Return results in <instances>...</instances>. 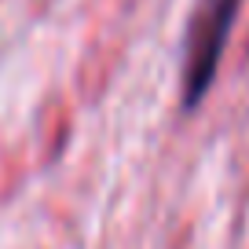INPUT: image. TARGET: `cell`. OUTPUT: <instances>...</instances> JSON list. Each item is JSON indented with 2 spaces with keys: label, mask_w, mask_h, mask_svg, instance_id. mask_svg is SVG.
I'll return each mask as SVG.
<instances>
[{
  "label": "cell",
  "mask_w": 249,
  "mask_h": 249,
  "mask_svg": "<svg viewBox=\"0 0 249 249\" xmlns=\"http://www.w3.org/2000/svg\"><path fill=\"white\" fill-rule=\"evenodd\" d=\"M242 0H202L191 18L187 33V55H183V107H198L209 92L213 77L220 70L227 37L234 30Z\"/></svg>",
  "instance_id": "obj_1"
}]
</instances>
